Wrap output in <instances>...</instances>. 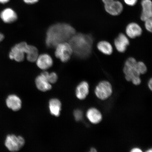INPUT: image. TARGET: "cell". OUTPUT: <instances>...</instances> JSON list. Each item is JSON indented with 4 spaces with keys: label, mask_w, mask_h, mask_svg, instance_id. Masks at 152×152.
<instances>
[{
    "label": "cell",
    "mask_w": 152,
    "mask_h": 152,
    "mask_svg": "<svg viewBox=\"0 0 152 152\" xmlns=\"http://www.w3.org/2000/svg\"><path fill=\"white\" fill-rule=\"evenodd\" d=\"M76 33L75 28L69 24H53L47 30L45 43L48 47L55 48L59 44L68 42Z\"/></svg>",
    "instance_id": "cell-1"
},
{
    "label": "cell",
    "mask_w": 152,
    "mask_h": 152,
    "mask_svg": "<svg viewBox=\"0 0 152 152\" xmlns=\"http://www.w3.org/2000/svg\"><path fill=\"white\" fill-rule=\"evenodd\" d=\"M73 50V54L81 59L90 56L92 52L94 39L90 34H75L68 42Z\"/></svg>",
    "instance_id": "cell-2"
},
{
    "label": "cell",
    "mask_w": 152,
    "mask_h": 152,
    "mask_svg": "<svg viewBox=\"0 0 152 152\" xmlns=\"http://www.w3.org/2000/svg\"><path fill=\"white\" fill-rule=\"evenodd\" d=\"M113 94V86L109 81L106 80L100 82L94 89V94L96 97L102 100H107Z\"/></svg>",
    "instance_id": "cell-3"
},
{
    "label": "cell",
    "mask_w": 152,
    "mask_h": 152,
    "mask_svg": "<svg viewBox=\"0 0 152 152\" xmlns=\"http://www.w3.org/2000/svg\"><path fill=\"white\" fill-rule=\"evenodd\" d=\"M29 45L26 42H21L15 45L9 53L10 58L18 62L23 61L25 54L27 53Z\"/></svg>",
    "instance_id": "cell-4"
},
{
    "label": "cell",
    "mask_w": 152,
    "mask_h": 152,
    "mask_svg": "<svg viewBox=\"0 0 152 152\" xmlns=\"http://www.w3.org/2000/svg\"><path fill=\"white\" fill-rule=\"evenodd\" d=\"M55 48V56L63 62H68L73 54L72 47L68 42L59 44Z\"/></svg>",
    "instance_id": "cell-5"
},
{
    "label": "cell",
    "mask_w": 152,
    "mask_h": 152,
    "mask_svg": "<svg viewBox=\"0 0 152 152\" xmlns=\"http://www.w3.org/2000/svg\"><path fill=\"white\" fill-rule=\"evenodd\" d=\"M137 62L135 59L132 57L128 58L125 61L123 72L127 81L132 82L136 77H140V75L136 69Z\"/></svg>",
    "instance_id": "cell-6"
},
{
    "label": "cell",
    "mask_w": 152,
    "mask_h": 152,
    "mask_svg": "<svg viewBox=\"0 0 152 152\" xmlns=\"http://www.w3.org/2000/svg\"><path fill=\"white\" fill-rule=\"evenodd\" d=\"M25 144L24 139L21 136H17L14 134L8 135L5 142L6 147L10 151H18Z\"/></svg>",
    "instance_id": "cell-7"
},
{
    "label": "cell",
    "mask_w": 152,
    "mask_h": 152,
    "mask_svg": "<svg viewBox=\"0 0 152 152\" xmlns=\"http://www.w3.org/2000/svg\"><path fill=\"white\" fill-rule=\"evenodd\" d=\"M48 72H44L38 76L35 80L36 85L39 90L42 92H46L51 90L52 85L48 79Z\"/></svg>",
    "instance_id": "cell-8"
},
{
    "label": "cell",
    "mask_w": 152,
    "mask_h": 152,
    "mask_svg": "<svg viewBox=\"0 0 152 152\" xmlns=\"http://www.w3.org/2000/svg\"><path fill=\"white\" fill-rule=\"evenodd\" d=\"M104 4V9L108 14L113 16H117L122 12L123 6L120 1L113 0Z\"/></svg>",
    "instance_id": "cell-9"
},
{
    "label": "cell",
    "mask_w": 152,
    "mask_h": 152,
    "mask_svg": "<svg viewBox=\"0 0 152 152\" xmlns=\"http://www.w3.org/2000/svg\"><path fill=\"white\" fill-rule=\"evenodd\" d=\"M35 62H36L38 67L43 70L49 69L53 66V64L52 57L47 54L39 55Z\"/></svg>",
    "instance_id": "cell-10"
},
{
    "label": "cell",
    "mask_w": 152,
    "mask_h": 152,
    "mask_svg": "<svg viewBox=\"0 0 152 152\" xmlns=\"http://www.w3.org/2000/svg\"><path fill=\"white\" fill-rule=\"evenodd\" d=\"M129 44L130 41L128 38L123 33L120 34L114 41V45L116 49L118 52L121 53L126 51Z\"/></svg>",
    "instance_id": "cell-11"
},
{
    "label": "cell",
    "mask_w": 152,
    "mask_h": 152,
    "mask_svg": "<svg viewBox=\"0 0 152 152\" xmlns=\"http://www.w3.org/2000/svg\"><path fill=\"white\" fill-rule=\"evenodd\" d=\"M86 117L92 124H96L102 120V114L99 110L95 107H91L87 110Z\"/></svg>",
    "instance_id": "cell-12"
},
{
    "label": "cell",
    "mask_w": 152,
    "mask_h": 152,
    "mask_svg": "<svg viewBox=\"0 0 152 152\" xmlns=\"http://www.w3.org/2000/svg\"><path fill=\"white\" fill-rule=\"evenodd\" d=\"M90 92V86L86 81H83L77 85L75 90L76 97L80 100H83L87 98Z\"/></svg>",
    "instance_id": "cell-13"
},
{
    "label": "cell",
    "mask_w": 152,
    "mask_h": 152,
    "mask_svg": "<svg viewBox=\"0 0 152 152\" xmlns=\"http://www.w3.org/2000/svg\"><path fill=\"white\" fill-rule=\"evenodd\" d=\"M0 17L5 23H11L14 22L18 19V15L12 9L6 8L0 14Z\"/></svg>",
    "instance_id": "cell-14"
},
{
    "label": "cell",
    "mask_w": 152,
    "mask_h": 152,
    "mask_svg": "<svg viewBox=\"0 0 152 152\" xmlns=\"http://www.w3.org/2000/svg\"><path fill=\"white\" fill-rule=\"evenodd\" d=\"M126 33L129 37L134 39L142 35V30L139 25L136 23L132 22L127 26Z\"/></svg>",
    "instance_id": "cell-15"
},
{
    "label": "cell",
    "mask_w": 152,
    "mask_h": 152,
    "mask_svg": "<svg viewBox=\"0 0 152 152\" xmlns=\"http://www.w3.org/2000/svg\"><path fill=\"white\" fill-rule=\"evenodd\" d=\"M142 10L140 19L145 21L148 19L152 18V3L151 0H142L141 2Z\"/></svg>",
    "instance_id": "cell-16"
},
{
    "label": "cell",
    "mask_w": 152,
    "mask_h": 152,
    "mask_svg": "<svg viewBox=\"0 0 152 152\" xmlns=\"http://www.w3.org/2000/svg\"><path fill=\"white\" fill-rule=\"evenodd\" d=\"M7 107L13 111H16L22 107V101L20 98L14 94L10 95L6 100Z\"/></svg>",
    "instance_id": "cell-17"
},
{
    "label": "cell",
    "mask_w": 152,
    "mask_h": 152,
    "mask_svg": "<svg viewBox=\"0 0 152 152\" xmlns=\"http://www.w3.org/2000/svg\"><path fill=\"white\" fill-rule=\"evenodd\" d=\"M49 109L52 115L58 117L61 111V104L57 99H52L49 102Z\"/></svg>",
    "instance_id": "cell-18"
},
{
    "label": "cell",
    "mask_w": 152,
    "mask_h": 152,
    "mask_svg": "<svg viewBox=\"0 0 152 152\" xmlns=\"http://www.w3.org/2000/svg\"><path fill=\"white\" fill-rule=\"evenodd\" d=\"M98 50L106 55H111L113 52V47L109 42L105 41L99 42L97 45Z\"/></svg>",
    "instance_id": "cell-19"
},
{
    "label": "cell",
    "mask_w": 152,
    "mask_h": 152,
    "mask_svg": "<svg viewBox=\"0 0 152 152\" xmlns=\"http://www.w3.org/2000/svg\"><path fill=\"white\" fill-rule=\"evenodd\" d=\"M39 56V51L37 47L33 45H29L26 58L28 61L35 62L38 56Z\"/></svg>",
    "instance_id": "cell-20"
},
{
    "label": "cell",
    "mask_w": 152,
    "mask_h": 152,
    "mask_svg": "<svg viewBox=\"0 0 152 152\" xmlns=\"http://www.w3.org/2000/svg\"><path fill=\"white\" fill-rule=\"evenodd\" d=\"M136 68L137 71L140 75H144L147 71V66L144 62L142 61L137 62Z\"/></svg>",
    "instance_id": "cell-21"
},
{
    "label": "cell",
    "mask_w": 152,
    "mask_h": 152,
    "mask_svg": "<svg viewBox=\"0 0 152 152\" xmlns=\"http://www.w3.org/2000/svg\"><path fill=\"white\" fill-rule=\"evenodd\" d=\"M48 79L51 84H53L56 82L58 79V75L55 72H52L48 74Z\"/></svg>",
    "instance_id": "cell-22"
},
{
    "label": "cell",
    "mask_w": 152,
    "mask_h": 152,
    "mask_svg": "<svg viewBox=\"0 0 152 152\" xmlns=\"http://www.w3.org/2000/svg\"><path fill=\"white\" fill-rule=\"evenodd\" d=\"M74 116L76 121H80L83 119V112L80 110H76L74 112Z\"/></svg>",
    "instance_id": "cell-23"
},
{
    "label": "cell",
    "mask_w": 152,
    "mask_h": 152,
    "mask_svg": "<svg viewBox=\"0 0 152 152\" xmlns=\"http://www.w3.org/2000/svg\"><path fill=\"white\" fill-rule=\"evenodd\" d=\"M145 23V26L146 30L150 32H152V18L148 19L144 21Z\"/></svg>",
    "instance_id": "cell-24"
},
{
    "label": "cell",
    "mask_w": 152,
    "mask_h": 152,
    "mask_svg": "<svg viewBox=\"0 0 152 152\" xmlns=\"http://www.w3.org/2000/svg\"><path fill=\"white\" fill-rule=\"evenodd\" d=\"M125 4L127 5L133 6L137 3V0H124Z\"/></svg>",
    "instance_id": "cell-25"
},
{
    "label": "cell",
    "mask_w": 152,
    "mask_h": 152,
    "mask_svg": "<svg viewBox=\"0 0 152 152\" xmlns=\"http://www.w3.org/2000/svg\"><path fill=\"white\" fill-rule=\"evenodd\" d=\"M133 84L136 86L140 85L141 83V79L140 77H136L132 81Z\"/></svg>",
    "instance_id": "cell-26"
},
{
    "label": "cell",
    "mask_w": 152,
    "mask_h": 152,
    "mask_svg": "<svg viewBox=\"0 0 152 152\" xmlns=\"http://www.w3.org/2000/svg\"><path fill=\"white\" fill-rule=\"evenodd\" d=\"M39 1V0H23L24 3L29 5L35 4L37 3Z\"/></svg>",
    "instance_id": "cell-27"
},
{
    "label": "cell",
    "mask_w": 152,
    "mask_h": 152,
    "mask_svg": "<svg viewBox=\"0 0 152 152\" xmlns=\"http://www.w3.org/2000/svg\"><path fill=\"white\" fill-rule=\"evenodd\" d=\"M130 151L132 152H142V151L140 148L136 147L132 148Z\"/></svg>",
    "instance_id": "cell-28"
},
{
    "label": "cell",
    "mask_w": 152,
    "mask_h": 152,
    "mask_svg": "<svg viewBox=\"0 0 152 152\" xmlns=\"http://www.w3.org/2000/svg\"><path fill=\"white\" fill-rule=\"evenodd\" d=\"M148 87H149L150 90L152 91V79L151 78L148 81Z\"/></svg>",
    "instance_id": "cell-29"
},
{
    "label": "cell",
    "mask_w": 152,
    "mask_h": 152,
    "mask_svg": "<svg viewBox=\"0 0 152 152\" xmlns=\"http://www.w3.org/2000/svg\"><path fill=\"white\" fill-rule=\"evenodd\" d=\"M10 0H0V3L1 4H6L9 2Z\"/></svg>",
    "instance_id": "cell-30"
},
{
    "label": "cell",
    "mask_w": 152,
    "mask_h": 152,
    "mask_svg": "<svg viewBox=\"0 0 152 152\" xmlns=\"http://www.w3.org/2000/svg\"><path fill=\"white\" fill-rule=\"evenodd\" d=\"M4 37L2 34L0 33V42L4 39Z\"/></svg>",
    "instance_id": "cell-31"
},
{
    "label": "cell",
    "mask_w": 152,
    "mask_h": 152,
    "mask_svg": "<svg viewBox=\"0 0 152 152\" xmlns=\"http://www.w3.org/2000/svg\"><path fill=\"white\" fill-rule=\"evenodd\" d=\"M112 1H113V0H102V1L103 2L104 4H105L107 3L108 2H109Z\"/></svg>",
    "instance_id": "cell-32"
},
{
    "label": "cell",
    "mask_w": 152,
    "mask_h": 152,
    "mask_svg": "<svg viewBox=\"0 0 152 152\" xmlns=\"http://www.w3.org/2000/svg\"><path fill=\"white\" fill-rule=\"evenodd\" d=\"M96 150V149H95V148H91L90 150V152H97Z\"/></svg>",
    "instance_id": "cell-33"
},
{
    "label": "cell",
    "mask_w": 152,
    "mask_h": 152,
    "mask_svg": "<svg viewBox=\"0 0 152 152\" xmlns=\"http://www.w3.org/2000/svg\"><path fill=\"white\" fill-rule=\"evenodd\" d=\"M147 152H151L152 151V150L151 148V149H148L147 151H146Z\"/></svg>",
    "instance_id": "cell-34"
}]
</instances>
